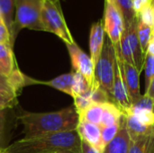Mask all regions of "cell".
Wrapping results in <instances>:
<instances>
[{
  "instance_id": "cell-33",
  "label": "cell",
  "mask_w": 154,
  "mask_h": 153,
  "mask_svg": "<svg viewBox=\"0 0 154 153\" xmlns=\"http://www.w3.org/2000/svg\"><path fill=\"white\" fill-rule=\"evenodd\" d=\"M81 153H101L88 143L84 141H81Z\"/></svg>"
},
{
  "instance_id": "cell-18",
  "label": "cell",
  "mask_w": 154,
  "mask_h": 153,
  "mask_svg": "<svg viewBox=\"0 0 154 153\" xmlns=\"http://www.w3.org/2000/svg\"><path fill=\"white\" fill-rule=\"evenodd\" d=\"M103 115L101 124L99 125L100 129L114 125L120 122L122 115H124L119 108L113 103H105L103 104Z\"/></svg>"
},
{
  "instance_id": "cell-29",
  "label": "cell",
  "mask_w": 154,
  "mask_h": 153,
  "mask_svg": "<svg viewBox=\"0 0 154 153\" xmlns=\"http://www.w3.org/2000/svg\"><path fill=\"white\" fill-rule=\"evenodd\" d=\"M153 104V99L150 98L146 95H143V96H142V97L135 104H134L132 106L131 108L134 109V110H149V111H152Z\"/></svg>"
},
{
  "instance_id": "cell-32",
  "label": "cell",
  "mask_w": 154,
  "mask_h": 153,
  "mask_svg": "<svg viewBox=\"0 0 154 153\" xmlns=\"http://www.w3.org/2000/svg\"><path fill=\"white\" fill-rule=\"evenodd\" d=\"M152 2V0H133V5H134V9L137 14H139V12L144 8L145 6H147L148 5H150Z\"/></svg>"
},
{
  "instance_id": "cell-8",
  "label": "cell",
  "mask_w": 154,
  "mask_h": 153,
  "mask_svg": "<svg viewBox=\"0 0 154 153\" xmlns=\"http://www.w3.org/2000/svg\"><path fill=\"white\" fill-rule=\"evenodd\" d=\"M104 29L114 47L120 45L122 33L125 30L124 20L114 0H106L104 14Z\"/></svg>"
},
{
  "instance_id": "cell-35",
  "label": "cell",
  "mask_w": 154,
  "mask_h": 153,
  "mask_svg": "<svg viewBox=\"0 0 154 153\" xmlns=\"http://www.w3.org/2000/svg\"><path fill=\"white\" fill-rule=\"evenodd\" d=\"M147 96H149L150 98L153 99L154 100V78L152 79V81L151 82L149 87L145 90V94Z\"/></svg>"
},
{
  "instance_id": "cell-31",
  "label": "cell",
  "mask_w": 154,
  "mask_h": 153,
  "mask_svg": "<svg viewBox=\"0 0 154 153\" xmlns=\"http://www.w3.org/2000/svg\"><path fill=\"white\" fill-rule=\"evenodd\" d=\"M6 121V109L0 110V149H4V139H5V128Z\"/></svg>"
},
{
  "instance_id": "cell-20",
  "label": "cell",
  "mask_w": 154,
  "mask_h": 153,
  "mask_svg": "<svg viewBox=\"0 0 154 153\" xmlns=\"http://www.w3.org/2000/svg\"><path fill=\"white\" fill-rule=\"evenodd\" d=\"M0 13L5 24L10 32L12 38V32L15 16V0H0Z\"/></svg>"
},
{
  "instance_id": "cell-17",
  "label": "cell",
  "mask_w": 154,
  "mask_h": 153,
  "mask_svg": "<svg viewBox=\"0 0 154 153\" xmlns=\"http://www.w3.org/2000/svg\"><path fill=\"white\" fill-rule=\"evenodd\" d=\"M18 94L6 81H0V110L9 109L17 104Z\"/></svg>"
},
{
  "instance_id": "cell-3",
  "label": "cell",
  "mask_w": 154,
  "mask_h": 153,
  "mask_svg": "<svg viewBox=\"0 0 154 153\" xmlns=\"http://www.w3.org/2000/svg\"><path fill=\"white\" fill-rule=\"evenodd\" d=\"M43 3L44 0H15V16L12 32L13 44L22 29L44 32L41 20Z\"/></svg>"
},
{
  "instance_id": "cell-6",
  "label": "cell",
  "mask_w": 154,
  "mask_h": 153,
  "mask_svg": "<svg viewBox=\"0 0 154 153\" xmlns=\"http://www.w3.org/2000/svg\"><path fill=\"white\" fill-rule=\"evenodd\" d=\"M66 46L70 57L72 70L81 74L88 81L91 90L95 89L98 86L95 78V65L90 56L82 50L76 42L66 44Z\"/></svg>"
},
{
  "instance_id": "cell-14",
  "label": "cell",
  "mask_w": 154,
  "mask_h": 153,
  "mask_svg": "<svg viewBox=\"0 0 154 153\" xmlns=\"http://www.w3.org/2000/svg\"><path fill=\"white\" fill-rule=\"evenodd\" d=\"M128 33V39L129 43L131 46L133 58L134 61V66L138 69V71L141 73L143 69V64H144V57L142 52V49L140 46L138 35H137V19L132 22L128 26L125 27Z\"/></svg>"
},
{
  "instance_id": "cell-2",
  "label": "cell",
  "mask_w": 154,
  "mask_h": 153,
  "mask_svg": "<svg viewBox=\"0 0 154 153\" xmlns=\"http://www.w3.org/2000/svg\"><path fill=\"white\" fill-rule=\"evenodd\" d=\"M2 153H81V139L77 130L23 138Z\"/></svg>"
},
{
  "instance_id": "cell-12",
  "label": "cell",
  "mask_w": 154,
  "mask_h": 153,
  "mask_svg": "<svg viewBox=\"0 0 154 153\" xmlns=\"http://www.w3.org/2000/svg\"><path fill=\"white\" fill-rule=\"evenodd\" d=\"M73 81H74V71L72 70L69 73L60 75L55 78L47 81L36 80L30 77H26V86L30 85H44L53 87L57 90H60L70 96L73 97Z\"/></svg>"
},
{
  "instance_id": "cell-28",
  "label": "cell",
  "mask_w": 154,
  "mask_h": 153,
  "mask_svg": "<svg viewBox=\"0 0 154 153\" xmlns=\"http://www.w3.org/2000/svg\"><path fill=\"white\" fill-rule=\"evenodd\" d=\"M119 127H120V122L118 124H114V125L101 129V137H102V141H103L105 147L106 144H108L115 138V136L118 133Z\"/></svg>"
},
{
  "instance_id": "cell-41",
  "label": "cell",
  "mask_w": 154,
  "mask_h": 153,
  "mask_svg": "<svg viewBox=\"0 0 154 153\" xmlns=\"http://www.w3.org/2000/svg\"><path fill=\"white\" fill-rule=\"evenodd\" d=\"M55 1H60V0H55Z\"/></svg>"
},
{
  "instance_id": "cell-1",
  "label": "cell",
  "mask_w": 154,
  "mask_h": 153,
  "mask_svg": "<svg viewBox=\"0 0 154 153\" xmlns=\"http://www.w3.org/2000/svg\"><path fill=\"white\" fill-rule=\"evenodd\" d=\"M18 120L23 127L24 138L75 131L79 122L74 105L50 113L23 112L18 116Z\"/></svg>"
},
{
  "instance_id": "cell-5",
  "label": "cell",
  "mask_w": 154,
  "mask_h": 153,
  "mask_svg": "<svg viewBox=\"0 0 154 153\" xmlns=\"http://www.w3.org/2000/svg\"><path fill=\"white\" fill-rule=\"evenodd\" d=\"M116 62V59L115 48L110 39L107 35H106L101 55L95 67V78L97 85L101 89L106 91L111 97L113 92Z\"/></svg>"
},
{
  "instance_id": "cell-21",
  "label": "cell",
  "mask_w": 154,
  "mask_h": 153,
  "mask_svg": "<svg viewBox=\"0 0 154 153\" xmlns=\"http://www.w3.org/2000/svg\"><path fill=\"white\" fill-rule=\"evenodd\" d=\"M114 2L123 16L125 27L137 19L136 13L134 9L133 0H114Z\"/></svg>"
},
{
  "instance_id": "cell-39",
  "label": "cell",
  "mask_w": 154,
  "mask_h": 153,
  "mask_svg": "<svg viewBox=\"0 0 154 153\" xmlns=\"http://www.w3.org/2000/svg\"><path fill=\"white\" fill-rule=\"evenodd\" d=\"M2 150H3V149H0V153H2Z\"/></svg>"
},
{
  "instance_id": "cell-7",
  "label": "cell",
  "mask_w": 154,
  "mask_h": 153,
  "mask_svg": "<svg viewBox=\"0 0 154 153\" xmlns=\"http://www.w3.org/2000/svg\"><path fill=\"white\" fill-rule=\"evenodd\" d=\"M116 50V69H115V77H114V84H113V104H115L119 110L126 115L127 112L132 107V104L129 99L127 87L124 79L122 66H121V51L120 45L114 47Z\"/></svg>"
},
{
  "instance_id": "cell-30",
  "label": "cell",
  "mask_w": 154,
  "mask_h": 153,
  "mask_svg": "<svg viewBox=\"0 0 154 153\" xmlns=\"http://www.w3.org/2000/svg\"><path fill=\"white\" fill-rule=\"evenodd\" d=\"M0 44H11L12 46L14 45L12 42L10 32L4 23H0Z\"/></svg>"
},
{
  "instance_id": "cell-26",
  "label": "cell",
  "mask_w": 154,
  "mask_h": 153,
  "mask_svg": "<svg viewBox=\"0 0 154 153\" xmlns=\"http://www.w3.org/2000/svg\"><path fill=\"white\" fill-rule=\"evenodd\" d=\"M137 18L143 22L145 24L149 25L151 28L154 27V7L150 4L144 8H143L139 14H137Z\"/></svg>"
},
{
  "instance_id": "cell-42",
  "label": "cell",
  "mask_w": 154,
  "mask_h": 153,
  "mask_svg": "<svg viewBox=\"0 0 154 153\" xmlns=\"http://www.w3.org/2000/svg\"><path fill=\"white\" fill-rule=\"evenodd\" d=\"M153 28H154V27H153Z\"/></svg>"
},
{
  "instance_id": "cell-36",
  "label": "cell",
  "mask_w": 154,
  "mask_h": 153,
  "mask_svg": "<svg viewBox=\"0 0 154 153\" xmlns=\"http://www.w3.org/2000/svg\"><path fill=\"white\" fill-rule=\"evenodd\" d=\"M0 81H6V82H8L7 78H6V77H5V76L1 73V71H0ZM8 83H9V82H8Z\"/></svg>"
},
{
  "instance_id": "cell-37",
  "label": "cell",
  "mask_w": 154,
  "mask_h": 153,
  "mask_svg": "<svg viewBox=\"0 0 154 153\" xmlns=\"http://www.w3.org/2000/svg\"><path fill=\"white\" fill-rule=\"evenodd\" d=\"M0 23H4L3 18H2V15H1V13H0Z\"/></svg>"
},
{
  "instance_id": "cell-13",
  "label": "cell",
  "mask_w": 154,
  "mask_h": 153,
  "mask_svg": "<svg viewBox=\"0 0 154 153\" xmlns=\"http://www.w3.org/2000/svg\"><path fill=\"white\" fill-rule=\"evenodd\" d=\"M106 35V34L105 32L103 21H99L92 24L89 34V50L90 58L95 67L101 55L103 46L105 43Z\"/></svg>"
},
{
  "instance_id": "cell-15",
  "label": "cell",
  "mask_w": 154,
  "mask_h": 153,
  "mask_svg": "<svg viewBox=\"0 0 154 153\" xmlns=\"http://www.w3.org/2000/svg\"><path fill=\"white\" fill-rule=\"evenodd\" d=\"M15 61L11 44H0V71L8 78L15 69Z\"/></svg>"
},
{
  "instance_id": "cell-34",
  "label": "cell",
  "mask_w": 154,
  "mask_h": 153,
  "mask_svg": "<svg viewBox=\"0 0 154 153\" xmlns=\"http://www.w3.org/2000/svg\"><path fill=\"white\" fill-rule=\"evenodd\" d=\"M147 53L154 56V28H152V35H151V39H150Z\"/></svg>"
},
{
  "instance_id": "cell-25",
  "label": "cell",
  "mask_w": 154,
  "mask_h": 153,
  "mask_svg": "<svg viewBox=\"0 0 154 153\" xmlns=\"http://www.w3.org/2000/svg\"><path fill=\"white\" fill-rule=\"evenodd\" d=\"M143 69H145V90L149 87L154 78V56L147 53L144 59Z\"/></svg>"
},
{
  "instance_id": "cell-9",
  "label": "cell",
  "mask_w": 154,
  "mask_h": 153,
  "mask_svg": "<svg viewBox=\"0 0 154 153\" xmlns=\"http://www.w3.org/2000/svg\"><path fill=\"white\" fill-rule=\"evenodd\" d=\"M121 66L124 79L127 87L128 96L132 106L135 104L143 95H141L140 87V72L135 66L125 62L121 56Z\"/></svg>"
},
{
  "instance_id": "cell-22",
  "label": "cell",
  "mask_w": 154,
  "mask_h": 153,
  "mask_svg": "<svg viewBox=\"0 0 154 153\" xmlns=\"http://www.w3.org/2000/svg\"><path fill=\"white\" fill-rule=\"evenodd\" d=\"M152 28H151L149 25L145 24L143 22H142L140 19L137 18V35L140 42V46L142 49L143 55L145 59V56L147 54L148 50V46L152 35Z\"/></svg>"
},
{
  "instance_id": "cell-38",
  "label": "cell",
  "mask_w": 154,
  "mask_h": 153,
  "mask_svg": "<svg viewBox=\"0 0 154 153\" xmlns=\"http://www.w3.org/2000/svg\"><path fill=\"white\" fill-rule=\"evenodd\" d=\"M151 5H152V6L154 7V0H152V2H151Z\"/></svg>"
},
{
  "instance_id": "cell-10",
  "label": "cell",
  "mask_w": 154,
  "mask_h": 153,
  "mask_svg": "<svg viewBox=\"0 0 154 153\" xmlns=\"http://www.w3.org/2000/svg\"><path fill=\"white\" fill-rule=\"evenodd\" d=\"M77 132L81 141L86 142L87 143L103 153L105 145L101 137V129L98 125L85 121H79L77 127Z\"/></svg>"
},
{
  "instance_id": "cell-16",
  "label": "cell",
  "mask_w": 154,
  "mask_h": 153,
  "mask_svg": "<svg viewBox=\"0 0 154 153\" xmlns=\"http://www.w3.org/2000/svg\"><path fill=\"white\" fill-rule=\"evenodd\" d=\"M128 153H154V134L132 138Z\"/></svg>"
},
{
  "instance_id": "cell-19",
  "label": "cell",
  "mask_w": 154,
  "mask_h": 153,
  "mask_svg": "<svg viewBox=\"0 0 154 153\" xmlns=\"http://www.w3.org/2000/svg\"><path fill=\"white\" fill-rule=\"evenodd\" d=\"M103 104L92 103L88 107L79 114V121L88 122L97 125H100L103 115Z\"/></svg>"
},
{
  "instance_id": "cell-27",
  "label": "cell",
  "mask_w": 154,
  "mask_h": 153,
  "mask_svg": "<svg viewBox=\"0 0 154 153\" xmlns=\"http://www.w3.org/2000/svg\"><path fill=\"white\" fill-rule=\"evenodd\" d=\"M73 98H74V106H75L78 114H79L80 112L85 110L87 107H88L93 103V101L91 99V91H89L87 94L81 95V96H77Z\"/></svg>"
},
{
  "instance_id": "cell-24",
  "label": "cell",
  "mask_w": 154,
  "mask_h": 153,
  "mask_svg": "<svg viewBox=\"0 0 154 153\" xmlns=\"http://www.w3.org/2000/svg\"><path fill=\"white\" fill-rule=\"evenodd\" d=\"M91 91V88L86 80V78L79 73L74 71V81H73V97L81 96Z\"/></svg>"
},
{
  "instance_id": "cell-11",
  "label": "cell",
  "mask_w": 154,
  "mask_h": 153,
  "mask_svg": "<svg viewBox=\"0 0 154 153\" xmlns=\"http://www.w3.org/2000/svg\"><path fill=\"white\" fill-rule=\"evenodd\" d=\"M131 144V138L126 126V116L122 115L120 127L115 138L106 145L103 153H128Z\"/></svg>"
},
{
  "instance_id": "cell-23",
  "label": "cell",
  "mask_w": 154,
  "mask_h": 153,
  "mask_svg": "<svg viewBox=\"0 0 154 153\" xmlns=\"http://www.w3.org/2000/svg\"><path fill=\"white\" fill-rule=\"evenodd\" d=\"M120 51H121V55H122L123 60L125 62L134 66L133 53H132L131 46L129 43V39H128V33H127V31L125 28L122 33L121 40H120Z\"/></svg>"
},
{
  "instance_id": "cell-40",
  "label": "cell",
  "mask_w": 154,
  "mask_h": 153,
  "mask_svg": "<svg viewBox=\"0 0 154 153\" xmlns=\"http://www.w3.org/2000/svg\"><path fill=\"white\" fill-rule=\"evenodd\" d=\"M152 112L154 113V104H153V109H152Z\"/></svg>"
},
{
  "instance_id": "cell-4",
  "label": "cell",
  "mask_w": 154,
  "mask_h": 153,
  "mask_svg": "<svg viewBox=\"0 0 154 153\" xmlns=\"http://www.w3.org/2000/svg\"><path fill=\"white\" fill-rule=\"evenodd\" d=\"M41 20L44 32L54 33L61 39L65 44L75 42L62 14L60 1L44 0Z\"/></svg>"
}]
</instances>
